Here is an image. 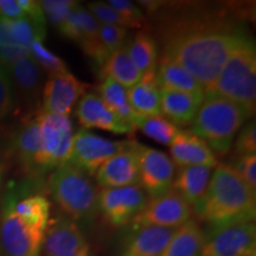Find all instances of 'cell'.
<instances>
[{"instance_id": "6da1fadb", "label": "cell", "mask_w": 256, "mask_h": 256, "mask_svg": "<svg viewBox=\"0 0 256 256\" xmlns=\"http://www.w3.org/2000/svg\"><path fill=\"white\" fill-rule=\"evenodd\" d=\"M250 36L242 26L216 18H194L171 26L162 55L186 69L206 89L215 81L230 55Z\"/></svg>"}, {"instance_id": "7a4b0ae2", "label": "cell", "mask_w": 256, "mask_h": 256, "mask_svg": "<svg viewBox=\"0 0 256 256\" xmlns=\"http://www.w3.org/2000/svg\"><path fill=\"white\" fill-rule=\"evenodd\" d=\"M197 216L211 226L254 222L256 192L228 164H217L202 200L194 206Z\"/></svg>"}, {"instance_id": "3957f363", "label": "cell", "mask_w": 256, "mask_h": 256, "mask_svg": "<svg viewBox=\"0 0 256 256\" xmlns=\"http://www.w3.org/2000/svg\"><path fill=\"white\" fill-rule=\"evenodd\" d=\"M252 114L247 108L229 98L217 95H204L190 132L200 138L214 153L226 154L234 139Z\"/></svg>"}, {"instance_id": "277c9868", "label": "cell", "mask_w": 256, "mask_h": 256, "mask_svg": "<svg viewBox=\"0 0 256 256\" xmlns=\"http://www.w3.org/2000/svg\"><path fill=\"white\" fill-rule=\"evenodd\" d=\"M204 95H217L243 106L254 115L256 106V48L250 37L226 60Z\"/></svg>"}, {"instance_id": "5b68a950", "label": "cell", "mask_w": 256, "mask_h": 256, "mask_svg": "<svg viewBox=\"0 0 256 256\" xmlns=\"http://www.w3.org/2000/svg\"><path fill=\"white\" fill-rule=\"evenodd\" d=\"M50 194L69 218L89 222L98 214V191L87 174L69 162L60 165L49 178Z\"/></svg>"}, {"instance_id": "8992f818", "label": "cell", "mask_w": 256, "mask_h": 256, "mask_svg": "<svg viewBox=\"0 0 256 256\" xmlns=\"http://www.w3.org/2000/svg\"><path fill=\"white\" fill-rule=\"evenodd\" d=\"M42 133V153L36 174H46L68 162L72 144V122L69 116L40 112L36 116Z\"/></svg>"}, {"instance_id": "52a82bcc", "label": "cell", "mask_w": 256, "mask_h": 256, "mask_svg": "<svg viewBox=\"0 0 256 256\" xmlns=\"http://www.w3.org/2000/svg\"><path fill=\"white\" fill-rule=\"evenodd\" d=\"M136 144L134 140H110L88 130H80L74 134L68 162L88 176H95L104 162Z\"/></svg>"}, {"instance_id": "ba28073f", "label": "cell", "mask_w": 256, "mask_h": 256, "mask_svg": "<svg viewBox=\"0 0 256 256\" xmlns=\"http://www.w3.org/2000/svg\"><path fill=\"white\" fill-rule=\"evenodd\" d=\"M254 222L211 226L200 256H247L255 252Z\"/></svg>"}, {"instance_id": "9c48e42d", "label": "cell", "mask_w": 256, "mask_h": 256, "mask_svg": "<svg viewBox=\"0 0 256 256\" xmlns=\"http://www.w3.org/2000/svg\"><path fill=\"white\" fill-rule=\"evenodd\" d=\"M192 208L177 192L170 190L162 196L151 198L139 214L130 220L132 230L145 226L179 228L190 220Z\"/></svg>"}, {"instance_id": "30bf717a", "label": "cell", "mask_w": 256, "mask_h": 256, "mask_svg": "<svg viewBox=\"0 0 256 256\" xmlns=\"http://www.w3.org/2000/svg\"><path fill=\"white\" fill-rule=\"evenodd\" d=\"M44 234L23 222L8 206L0 218V252L4 256H40Z\"/></svg>"}, {"instance_id": "8fae6325", "label": "cell", "mask_w": 256, "mask_h": 256, "mask_svg": "<svg viewBox=\"0 0 256 256\" xmlns=\"http://www.w3.org/2000/svg\"><path fill=\"white\" fill-rule=\"evenodd\" d=\"M147 203V194L139 184L116 188H102L98 192V210L114 228L130 223Z\"/></svg>"}, {"instance_id": "7c38bea8", "label": "cell", "mask_w": 256, "mask_h": 256, "mask_svg": "<svg viewBox=\"0 0 256 256\" xmlns=\"http://www.w3.org/2000/svg\"><path fill=\"white\" fill-rule=\"evenodd\" d=\"M139 185L147 196L156 198L171 190L176 165L168 154L148 146L139 145Z\"/></svg>"}, {"instance_id": "4fadbf2b", "label": "cell", "mask_w": 256, "mask_h": 256, "mask_svg": "<svg viewBox=\"0 0 256 256\" xmlns=\"http://www.w3.org/2000/svg\"><path fill=\"white\" fill-rule=\"evenodd\" d=\"M89 87L69 72L49 75L43 89L42 112L69 116Z\"/></svg>"}, {"instance_id": "5bb4252c", "label": "cell", "mask_w": 256, "mask_h": 256, "mask_svg": "<svg viewBox=\"0 0 256 256\" xmlns=\"http://www.w3.org/2000/svg\"><path fill=\"white\" fill-rule=\"evenodd\" d=\"M139 144L112 156L95 174L102 188H116L139 183Z\"/></svg>"}, {"instance_id": "9a60e30c", "label": "cell", "mask_w": 256, "mask_h": 256, "mask_svg": "<svg viewBox=\"0 0 256 256\" xmlns=\"http://www.w3.org/2000/svg\"><path fill=\"white\" fill-rule=\"evenodd\" d=\"M76 118L83 128H100L114 134H130L134 128L121 120L95 92H87L76 107Z\"/></svg>"}, {"instance_id": "2e32d148", "label": "cell", "mask_w": 256, "mask_h": 256, "mask_svg": "<svg viewBox=\"0 0 256 256\" xmlns=\"http://www.w3.org/2000/svg\"><path fill=\"white\" fill-rule=\"evenodd\" d=\"M98 28L100 23L87 8L78 5L58 30L64 37L80 44L83 52L92 60L98 49Z\"/></svg>"}, {"instance_id": "e0dca14e", "label": "cell", "mask_w": 256, "mask_h": 256, "mask_svg": "<svg viewBox=\"0 0 256 256\" xmlns=\"http://www.w3.org/2000/svg\"><path fill=\"white\" fill-rule=\"evenodd\" d=\"M170 153L174 164L179 168L198 165L214 168L218 164L212 150L190 130H180L170 145Z\"/></svg>"}, {"instance_id": "ac0fdd59", "label": "cell", "mask_w": 256, "mask_h": 256, "mask_svg": "<svg viewBox=\"0 0 256 256\" xmlns=\"http://www.w3.org/2000/svg\"><path fill=\"white\" fill-rule=\"evenodd\" d=\"M88 246L82 230L70 218L54 220L46 226L42 252L44 256H60Z\"/></svg>"}, {"instance_id": "d6986e66", "label": "cell", "mask_w": 256, "mask_h": 256, "mask_svg": "<svg viewBox=\"0 0 256 256\" xmlns=\"http://www.w3.org/2000/svg\"><path fill=\"white\" fill-rule=\"evenodd\" d=\"M177 228L145 226L134 230L124 243L121 256H160Z\"/></svg>"}, {"instance_id": "ffe728a7", "label": "cell", "mask_w": 256, "mask_h": 256, "mask_svg": "<svg viewBox=\"0 0 256 256\" xmlns=\"http://www.w3.org/2000/svg\"><path fill=\"white\" fill-rule=\"evenodd\" d=\"M204 100V94L160 90V110L176 126L191 124Z\"/></svg>"}, {"instance_id": "44dd1931", "label": "cell", "mask_w": 256, "mask_h": 256, "mask_svg": "<svg viewBox=\"0 0 256 256\" xmlns=\"http://www.w3.org/2000/svg\"><path fill=\"white\" fill-rule=\"evenodd\" d=\"M127 98L132 110L139 116L162 115L160 110V88L156 82V70L142 74L140 81L126 89Z\"/></svg>"}, {"instance_id": "7402d4cb", "label": "cell", "mask_w": 256, "mask_h": 256, "mask_svg": "<svg viewBox=\"0 0 256 256\" xmlns=\"http://www.w3.org/2000/svg\"><path fill=\"white\" fill-rule=\"evenodd\" d=\"M8 69L16 96L19 95L22 100L26 102L37 100L43 87V70L32 57H24Z\"/></svg>"}, {"instance_id": "603a6c76", "label": "cell", "mask_w": 256, "mask_h": 256, "mask_svg": "<svg viewBox=\"0 0 256 256\" xmlns=\"http://www.w3.org/2000/svg\"><path fill=\"white\" fill-rule=\"evenodd\" d=\"M211 174L212 168L209 166H184L179 170L177 176H174L171 190L177 192L194 208L206 194Z\"/></svg>"}, {"instance_id": "cb8c5ba5", "label": "cell", "mask_w": 256, "mask_h": 256, "mask_svg": "<svg viewBox=\"0 0 256 256\" xmlns=\"http://www.w3.org/2000/svg\"><path fill=\"white\" fill-rule=\"evenodd\" d=\"M156 82L160 90L204 94V88L186 69L168 57L162 56L156 64Z\"/></svg>"}, {"instance_id": "d4e9b609", "label": "cell", "mask_w": 256, "mask_h": 256, "mask_svg": "<svg viewBox=\"0 0 256 256\" xmlns=\"http://www.w3.org/2000/svg\"><path fill=\"white\" fill-rule=\"evenodd\" d=\"M4 204L11 208L16 216L32 228L46 232L49 226L50 202L42 194H32L20 200H16L14 194H8Z\"/></svg>"}, {"instance_id": "484cf974", "label": "cell", "mask_w": 256, "mask_h": 256, "mask_svg": "<svg viewBox=\"0 0 256 256\" xmlns=\"http://www.w3.org/2000/svg\"><path fill=\"white\" fill-rule=\"evenodd\" d=\"M14 153L22 168L28 174H36L37 160L42 153V133L34 119L25 124L14 138Z\"/></svg>"}, {"instance_id": "4316f807", "label": "cell", "mask_w": 256, "mask_h": 256, "mask_svg": "<svg viewBox=\"0 0 256 256\" xmlns=\"http://www.w3.org/2000/svg\"><path fill=\"white\" fill-rule=\"evenodd\" d=\"M206 234L194 220H188L176 230L168 247L160 256H200Z\"/></svg>"}, {"instance_id": "83f0119b", "label": "cell", "mask_w": 256, "mask_h": 256, "mask_svg": "<svg viewBox=\"0 0 256 256\" xmlns=\"http://www.w3.org/2000/svg\"><path fill=\"white\" fill-rule=\"evenodd\" d=\"M100 74L102 78L110 76L124 89H130L136 84L142 76L130 60L128 54V42L106 60L100 69Z\"/></svg>"}, {"instance_id": "f1b7e54d", "label": "cell", "mask_w": 256, "mask_h": 256, "mask_svg": "<svg viewBox=\"0 0 256 256\" xmlns=\"http://www.w3.org/2000/svg\"><path fill=\"white\" fill-rule=\"evenodd\" d=\"M98 94H100L101 100L104 102L114 112L121 120L130 124L134 130H136L138 122L140 118L136 112L132 110L130 102L127 98V92L122 86L119 84L110 76L104 78V81L101 82L98 87Z\"/></svg>"}, {"instance_id": "f546056e", "label": "cell", "mask_w": 256, "mask_h": 256, "mask_svg": "<svg viewBox=\"0 0 256 256\" xmlns=\"http://www.w3.org/2000/svg\"><path fill=\"white\" fill-rule=\"evenodd\" d=\"M128 54L142 75L156 69L158 48L156 40L148 32H138L133 40L128 43Z\"/></svg>"}, {"instance_id": "4dcf8cb0", "label": "cell", "mask_w": 256, "mask_h": 256, "mask_svg": "<svg viewBox=\"0 0 256 256\" xmlns=\"http://www.w3.org/2000/svg\"><path fill=\"white\" fill-rule=\"evenodd\" d=\"M128 30L113 25L100 24L98 28V49L94 62L102 68L110 57L126 43Z\"/></svg>"}, {"instance_id": "1f68e13d", "label": "cell", "mask_w": 256, "mask_h": 256, "mask_svg": "<svg viewBox=\"0 0 256 256\" xmlns=\"http://www.w3.org/2000/svg\"><path fill=\"white\" fill-rule=\"evenodd\" d=\"M138 130L154 142L162 144V145H171L174 139L180 132V128L172 124L171 121L166 119L162 115H156V116L140 118L136 126Z\"/></svg>"}, {"instance_id": "d6a6232c", "label": "cell", "mask_w": 256, "mask_h": 256, "mask_svg": "<svg viewBox=\"0 0 256 256\" xmlns=\"http://www.w3.org/2000/svg\"><path fill=\"white\" fill-rule=\"evenodd\" d=\"M30 56L37 63V66L43 72H46L49 75L69 72L66 62L55 55L52 51L46 49L43 40H36L32 42L30 46Z\"/></svg>"}, {"instance_id": "836d02e7", "label": "cell", "mask_w": 256, "mask_h": 256, "mask_svg": "<svg viewBox=\"0 0 256 256\" xmlns=\"http://www.w3.org/2000/svg\"><path fill=\"white\" fill-rule=\"evenodd\" d=\"M89 12L94 16L96 20L100 24L113 25V26H119L124 28H139L136 24L132 23L128 19L122 17L119 12H116L113 8H110L107 2H92L88 4Z\"/></svg>"}, {"instance_id": "e575fe53", "label": "cell", "mask_w": 256, "mask_h": 256, "mask_svg": "<svg viewBox=\"0 0 256 256\" xmlns=\"http://www.w3.org/2000/svg\"><path fill=\"white\" fill-rule=\"evenodd\" d=\"M40 5L50 23L60 28L80 2L75 0H44L40 2Z\"/></svg>"}, {"instance_id": "d590c367", "label": "cell", "mask_w": 256, "mask_h": 256, "mask_svg": "<svg viewBox=\"0 0 256 256\" xmlns=\"http://www.w3.org/2000/svg\"><path fill=\"white\" fill-rule=\"evenodd\" d=\"M16 104V94L8 69L0 64V122L11 114Z\"/></svg>"}, {"instance_id": "8d00e7d4", "label": "cell", "mask_w": 256, "mask_h": 256, "mask_svg": "<svg viewBox=\"0 0 256 256\" xmlns=\"http://www.w3.org/2000/svg\"><path fill=\"white\" fill-rule=\"evenodd\" d=\"M235 154L244 156L256 152V124L250 120L240 130L235 142Z\"/></svg>"}, {"instance_id": "74e56055", "label": "cell", "mask_w": 256, "mask_h": 256, "mask_svg": "<svg viewBox=\"0 0 256 256\" xmlns=\"http://www.w3.org/2000/svg\"><path fill=\"white\" fill-rule=\"evenodd\" d=\"M232 168L244 183L256 192V153L238 156Z\"/></svg>"}, {"instance_id": "f35d334b", "label": "cell", "mask_w": 256, "mask_h": 256, "mask_svg": "<svg viewBox=\"0 0 256 256\" xmlns=\"http://www.w3.org/2000/svg\"><path fill=\"white\" fill-rule=\"evenodd\" d=\"M106 2L110 8H113L115 11L119 12L122 17L136 24L138 26L142 28L144 22L146 20L145 14L142 12V10L132 2H128V0H110V2Z\"/></svg>"}, {"instance_id": "ab89813d", "label": "cell", "mask_w": 256, "mask_h": 256, "mask_svg": "<svg viewBox=\"0 0 256 256\" xmlns=\"http://www.w3.org/2000/svg\"><path fill=\"white\" fill-rule=\"evenodd\" d=\"M18 5L23 10L28 19L34 22L38 26L46 28V16L43 14L40 2H34V0H18Z\"/></svg>"}, {"instance_id": "60d3db41", "label": "cell", "mask_w": 256, "mask_h": 256, "mask_svg": "<svg viewBox=\"0 0 256 256\" xmlns=\"http://www.w3.org/2000/svg\"><path fill=\"white\" fill-rule=\"evenodd\" d=\"M0 18L18 20L26 18V16L18 5V0H0Z\"/></svg>"}, {"instance_id": "b9f144b4", "label": "cell", "mask_w": 256, "mask_h": 256, "mask_svg": "<svg viewBox=\"0 0 256 256\" xmlns=\"http://www.w3.org/2000/svg\"><path fill=\"white\" fill-rule=\"evenodd\" d=\"M60 256H92V252H90V247H89L88 244L86 246V247L78 249V250L66 252V254H62Z\"/></svg>"}, {"instance_id": "7bdbcfd3", "label": "cell", "mask_w": 256, "mask_h": 256, "mask_svg": "<svg viewBox=\"0 0 256 256\" xmlns=\"http://www.w3.org/2000/svg\"><path fill=\"white\" fill-rule=\"evenodd\" d=\"M2 178H4V165H2V159H0V188L2 185Z\"/></svg>"}, {"instance_id": "ee69618b", "label": "cell", "mask_w": 256, "mask_h": 256, "mask_svg": "<svg viewBox=\"0 0 256 256\" xmlns=\"http://www.w3.org/2000/svg\"><path fill=\"white\" fill-rule=\"evenodd\" d=\"M247 256H256V252H252V254H249V255H247Z\"/></svg>"}]
</instances>
